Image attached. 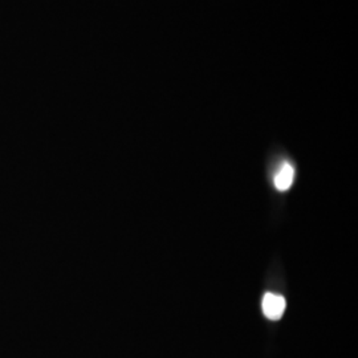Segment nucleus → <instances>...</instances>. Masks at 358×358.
<instances>
[{
    "instance_id": "1",
    "label": "nucleus",
    "mask_w": 358,
    "mask_h": 358,
    "mask_svg": "<svg viewBox=\"0 0 358 358\" xmlns=\"http://www.w3.org/2000/svg\"><path fill=\"white\" fill-rule=\"evenodd\" d=\"M285 307H287L285 299L280 294H271V292L264 294L262 301V309L264 316L268 320H280L285 312Z\"/></svg>"
},
{
    "instance_id": "2",
    "label": "nucleus",
    "mask_w": 358,
    "mask_h": 358,
    "mask_svg": "<svg viewBox=\"0 0 358 358\" xmlns=\"http://www.w3.org/2000/svg\"><path fill=\"white\" fill-rule=\"evenodd\" d=\"M294 170L291 164L285 162L282 164V166L279 169V171L275 176V186L278 190L280 192H287L288 189H291L292 183H294Z\"/></svg>"
}]
</instances>
